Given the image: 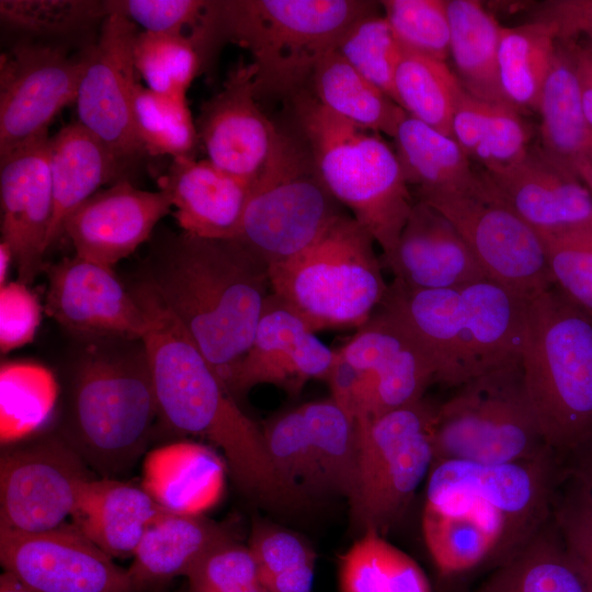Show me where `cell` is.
Returning a JSON list of instances; mask_svg holds the SVG:
<instances>
[{
  "label": "cell",
  "mask_w": 592,
  "mask_h": 592,
  "mask_svg": "<svg viewBox=\"0 0 592 592\" xmlns=\"http://www.w3.org/2000/svg\"><path fill=\"white\" fill-rule=\"evenodd\" d=\"M78 341L64 369L54 430L98 477L118 479L160 422L147 352L137 339Z\"/></svg>",
  "instance_id": "3"
},
{
  "label": "cell",
  "mask_w": 592,
  "mask_h": 592,
  "mask_svg": "<svg viewBox=\"0 0 592 592\" xmlns=\"http://www.w3.org/2000/svg\"><path fill=\"white\" fill-rule=\"evenodd\" d=\"M563 478V465L555 451L501 464L437 460L428 476L425 505L473 511L483 517L497 537L492 563L499 566L551 520Z\"/></svg>",
  "instance_id": "9"
},
{
  "label": "cell",
  "mask_w": 592,
  "mask_h": 592,
  "mask_svg": "<svg viewBox=\"0 0 592 592\" xmlns=\"http://www.w3.org/2000/svg\"><path fill=\"white\" fill-rule=\"evenodd\" d=\"M434 462L501 464L554 451L546 443L527 400L521 361L457 387L436 406Z\"/></svg>",
  "instance_id": "10"
},
{
  "label": "cell",
  "mask_w": 592,
  "mask_h": 592,
  "mask_svg": "<svg viewBox=\"0 0 592 592\" xmlns=\"http://www.w3.org/2000/svg\"><path fill=\"white\" fill-rule=\"evenodd\" d=\"M526 299L490 281L413 289L394 280L380 307L422 345L449 387L521 361Z\"/></svg>",
  "instance_id": "5"
},
{
  "label": "cell",
  "mask_w": 592,
  "mask_h": 592,
  "mask_svg": "<svg viewBox=\"0 0 592 592\" xmlns=\"http://www.w3.org/2000/svg\"><path fill=\"white\" fill-rule=\"evenodd\" d=\"M422 532L432 561L443 577L492 563L497 537L490 524L476 512L424 505Z\"/></svg>",
  "instance_id": "39"
},
{
  "label": "cell",
  "mask_w": 592,
  "mask_h": 592,
  "mask_svg": "<svg viewBox=\"0 0 592 592\" xmlns=\"http://www.w3.org/2000/svg\"><path fill=\"white\" fill-rule=\"evenodd\" d=\"M48 134L0 157L1 240L12 249L19 281L43 271L54 212Z\"/></svg>",
  "instance_id": "22"
},
{
  "label": "cell",
  "mask_w": 592,
  "mask_h": 592,
  "mask_svg": "<svg viewBox=\"0 0 592 592\" xmlns=\"http://www.w3.org/2000/svg\"><path fill=\"white\" fill-rule=\"evenodd\" d=\"M94 478L54 429L5 442L0 454V527L41 533L62 525Z\"/></svg>",
  "instance_id": "13"
},
{
  "label": "cell",
  "mask_w": 592,
  "mask_h": 592,
  "mask_svg": "<svg viewBox=\"0 0 592 592\" xmlns=\"http://www.w3.org/2000/svg\"><path fill=\"white\" fill-rule=\"evenodd\" d=\"M172 205L163 190L145 191L122 180L100 190L65 221L75 255L113 267L151 236Z\"/></svg>",
  "instance_id": "23"
},
{
  "label": "cell",
  "mask_w": 592,
  "mask_h": 592,
  "mask_svg": "<svg viewBox=\"0 0 592 592\" xmlns=\"http://www.w3.org/2000/svg\"><path fill=\"white\" fill-rule=\"evenodd\" d=\"M321 494L352 497L358 467L356 422L330 397L300 405Z\"/></svg>",
  "instance_id": "36"
},
{
  "label": "cell",
  "mask_w": 592,
  "mask_h": 592,
  "mask_svg": "<svg viewBox=\"0 0 592 592\" xmlns=\"http://www.w3.org/2000/svg\"><path fill=\"white\" fill-rule=\"evenodd\" d=\"M105 1L1 0V21L11 30L41 37H62L103 22Z\"/></svg>",
  "instance_id": "46"
},
{
  "label": "cell",
  "mask_w": 592,
  "mask_h": 592,
  "mask_svg": "<svg viewBox=\"0 0 592 592\" xmlns=\"http://www.w3.org/2000/svg\"><path fill=\"white\" fill-rule=\"evenodd\" d=\"M396 153L407 184L418 198L432 194L471 193L485 186L457 141L406 115L394 137Z\"/></svg>",
  "instance_id": "31"
},
{
  "label": "cell",
  "mask_w": 592,
  "mask_h": 592,
  "mask_svg": "<svg viewBox=\"0 0 592 592\" xmlns=\"http://www.w3.org/2000/svg\"><path fill=\"white\" fill-rule=\"evenodd\" d=\"M537 112L542 119V151L546 157L574 174L579 166L592 161V128L583 110L574 62L566 43L557 41Z\"/></svg>",
  "instance_id": "30"
},
{
  "label": "cell",
  "mask_w": 592,
  "mask_h": 592,
  "mask_svg": "<svg viewBox=\"0 0 592 592\" xmlns=\"http://www.w3.org/2000/svg\"><path fill=\"white\" fill-rule=\"evenodd\" d=\"M144 281L228 389L272 293L267 266L236 239L171 232L150 250Z\"/></svg>",
  "instance_id": "2"
},
{
  "label": "cell",
  "mask_w": 592,
  "mask_h": 592,
  "mask_svg": "<svg viewBox=\"0 0 592 592\" xmlns=\"http://www.w3.org/2000/svg\"><path fill=\"white\" fill-rule=\"evenodd\" d=\"M271 462L282 481L307 502L321 496L320 482L300 406L278 413L262 428Z\"/></svg>",
  "instance_id": "44"
},
{
  "label": "cell",
  "mask_w": 592,
  "mask_h": 592,
  "mask_svg": "<svg viewBox=\"0 0 592 592\" xmlns=\"http://www.w3.org/2000/svg\"><path fill=\"white\" fill-rule=\"evenodd\" d=\"M14 263V255L11 247L3 240L0 241V286L8 283V274Z\"/></svg>",
  "instance_id": "58"
},
{
  "label": "cell",
  "mask_w": 592,
  "mask_h": 592,
  "mask_svg": "<svg viewBox=\"0 0 592 592\" xmlns=\"http://www.w3.org/2000/svg\"><path fill=\"white\" fill-rule=\"evenodd\" d=\"M315 561L306 562L262 580L267 592H312Z\"/></svg>",
  "instance_id": "56"
},
{
  "label": "cell",
  "mask_w": 592,
  "mask_h": 592,
  "mask_svg": "<svg viewBox=\"0 0 592 592\" xmlns=\"http://www.w3.org/2000/svg\"><path fill=\"white\" fill-rule=\"evenodd\" d=\"M287 102L294 135L307 149L320 180L369 232L386 264L414 204L396 151L376 133L331 113L309 91Z\"/></svg>",
  "instance_id": "6"
},
{
  "label": "cell",
  "mask_w": 592,
  "mask_h": 592,
  "mask_svg": "<svg viewBox=\"0 0 592 592\" xmlns=\"http://www.w3.org/2000/svg\"><path fill=\"white\" fill-rule=\"evenodd\" d=\"M337 52L395 101V76L403 49L384 15L373 12L355 21L341 38Z\"/></svg>",
  "instance_id": "45"
},
{
  "label": "cell",
  "mask_w": 592,
  "mask_h": 592,
  "mask_svg": "<svg viewBox=\"0 0 592 592\" xmlns=\"http://www.w3.org/2000/svg\"><path fill=\"white\" fill-rule=\"evenodd\" d=\"M497 195L538 234L592 227V195L572 172L540 151L483 172Z\"/></svg>",
  "instance_id": "24"
},
{
  "label": "cell",
  "mask_w": 592,
  "mask_h": 592,
  "mask_svg": "<svg viewBox=\"0 0 592 592\" xmlns=\"http://www.w3.org/2000/svg\"><path fill=\"white\" fill-rule=\"evenodd\" d=\"M341 592H431L422 568L384 535L366 531L339 561Z\"/></svg>",
  "instance_id": "38"
},
{
  "label": "cell",
  "mask_w": 592,
  "mask_h": 592,
  "mask_svg": "<svg viewBox=\"0 0 592 592\" xmlns=\"http://www.w3.org/2000/svg\"><path fill=\"white\" fill-rule=\"evenodd\" d=\"M374 244L369 232L343 213L309 248L267 267L271 292L315 333L357 329L388 288Z\"/></svg>",
  "instance_id": "8"
},
{
  "label": "cell",
  "mask_w": 592,
  "mask_h": 592,
  "mask_svg": "<svg viewBox=\"0 0 592 592\" xmlns=\"http://www.w3.org/2000/svg\"><path fill=\"white\" fill-rule=\"evenodd\" d=\"M576 174L592 195V161H588L579 166L576 169Z\"/></svg>",
  "instance_id": "60"
},
{
  "label": "cell",
  "mask_w": 592,
  "mask_h": 592,
  "mask_svg": "<svg viewBox=\"0 0 592 592\" xmlns=\"http://www.w3.org/2000/svg\"><path fill=\"white\" fill-rule=\"evenodd\" d=\"M551 519L566 551L581 576L585 592H592V491L565 473L563 486L557 492Z\"/></svg>",
  "instance_id": "50"
},
{
  "label": "cell",
  "mask_w": 592,
  "mask_h": 592,
  "mask_svg": "<svg viewBox=\"0 0 592 592\" xmlns=\"http://www.w3.org/2000/svg\"><path fill=\"white\" fill-rule=\"evenodd\" d=\"M452 137L486 172L506 168L528 149V129L515 109L462 91L452 118Z\"/></svg>",
  "instance_id": "33"
},
{
  "label": "cell",
  "mask_w": 592,
  "mask_h": 592,
  "mask_svg": "<svg viewBox=\"0 0 592 592\" xmlns=\"http://www.w3.org/2000/svg\"><path fill=\"white\" fill-rule=\"evenodd\" d=\"M132 291L148 318L141 340L160 423L217 447L236 486L260 506L286 513L305 508L308 502L274 469L262 429L238 406L183 326L147 282L141 281Z\"/></svg>",
  "instance_id": "1"
},
{
  "label": "cell",
  "mask_w": 592,
  "mask_h": 592,
  "mask_svg": "<svg viewBox=\"0 0 592 592\" xmlns=\"http://www.w3.org/2000/svg\"><path fill=\"white\" fill-rule=\"evenodd\" d=\"M44 310L77 339L141 340L148 328L143 306L113 267L80 257L45 263Z\"/></svg>",
  "instance_id": "20"
},
{
  "label": "cell",
  "mask_w": 592,
  "mask_h": 592,
  "mask_svg": "<svg viewBox=\"0 0 592 592\" xmlns=\"http://www.w3.org/2000/svg\"><path fill=\"white\" fill-rule=\"evenodd\" d=\"M163 508L145 486L98 477L86 486L71 517L111 557L128 558Z\"/></svg>",
  "instance_id": "28"
},
{
  "label": "cell",
  "mask_w": 592,
  "mask_h": 592,
  "mask_svg": "<svg viewBox=\"0 0 592 592\" xmlns=\"http://www.w3.org/2000/svg\"><path fill=\"white\" fill-rule=\"evenodd\" d=\"M87 53L19 42L0 58V157L47 135L62 107L75 102Z\"/></svg>",
  "instance_id": "15"
},
{
  "label": "cell",
  "mask_w": 592,
  "mask_h": 592,
  "mask_svg": "<svg viewBox=\"0 0 592 592\" xmlns=\"http://www.w3.org/2000/svg\"><path fill=\"white\" fill-rule=\"evenodd\" d=\"M335 352L358 377L355 422L423 399L428 386L435 382L434 366L422 345L382 307Z\"/></svg>",
  "instance_id": "16"
},
{
  "label": "cell",
  "mask_w": 592,
  "mask_h": 592,
  "mask_svg": "<svg viewBox=\"0 0 592 592\" xmlns=\"http://www.w3.org/2000/svg\"><path fill=\"white\" fill-rule=\"evenodd\" d=\"M42 318L37 295L21 281L0 286V351L2 354L30 343Z\"/></svg>",
  "instance_id": "53"
},
{
  "label": "cell",
  "mask_w": 592,
  "mask_h": 592,
  "mask_svg": "<svg viewBox=\"0 0 592 592\" xmlns=\"http://www.w3.org/2000/svg\"><path fill=\"white\" fill-rule=\"evenodd\" d=\"M135 23L110 14L87 58L76 95L77 122L126 168L145 153L134 129Z\"/></svg>",
  "instance_id": "17"
},
{
  "label": "cell",
  "mask_w": 592,
  "mask_h": 592,
  "mask_svg": "<svg viewBox=\"0 0 592 592\" xmlns=\"http://www.w3.org/2000/svg\"><path fill=\"white\" fill-rule=\"evenodd\" d=\"M254 75L253 65L240 60L221 89L203 102L196 123L207 160L252 184L285 136L260 107Z\"/></svg>",
  "instance_id": "19"
},
{
  "label": "cell",
  "mask_w": 592,
  "mask_h": 592,
  "mask_svg": "<svg viewBox=\"0 0 592 592\" xmlns=\"http://www.w3.org/2000/svg\"><path fill=\"white\" fill-rule=\"evenodd\" d=\"M413 289H455L489 280L473 251L439 210L417 201L385 264Z\"/></svg>",
  "instance_id": "25"
},
{
  "label": "cell",
  "mask_w": 592,
  "mask_h": 592,
  "mask_svg": "<svg viewBox=\"0 0 592 592\" xmlns=\"http://www.w3.org/2000/svg\"><path fill=\"white\" fill-rule=\"evenodd\" d=\"M1 429L7 442L27 436L47 419L60 392L54 374L34 362L2 363Z\"/></svg>",
  "instance_id": "41"
},
{
  "label": "cell",
  "mask_w": 592,
  "mask_h": 592,
  "mask_svg": "<svg viewBox=\"0 0 592 592\" xmlns=\"http://www.w3.org/2000/svg\"><path fill=\"white\" fill-rule=\"evenodd\" d=\"M0 562L36 592H134L127 569L73 524L41 533L0 527Z\"/></svg>",
  "instance_id": "18"
},
{
  "label": "cell",
  "mask_w": 592,
  "mask_h": 592,
  "mask_svg": "<svg viewBox=\"0 0 592 592\" xmlns=\"http://www.w3.org/2000/svg\"><path fill=\"white\" fill-rule=\"evenodd\" d=\"M186 579L187 592H267L249 546L232 536L210 549Z\"/></svg>",
  "instance_id": "49"
},
{
  "label": "cell",
  "mask_w": 592,
  "mask_h": 592,
  "mask_svg": "<svg viewBox=\"0 0 592 592\" xmlns=\"http://www.w3.org/2000/svg\"><path fill=\"white\" fill-rule=\"evenodd\" d=\"M476 592H585L553 519Z\"/></svg>",
  "instance_id": "35"
},
{
  "label": "cell",
  "mask_w": 592,
  "mask_h": 592,
  "mask_svg": "<svg viewBox=\"0 0 592 592\" xmlns=\"http://www.w3.org/2000/svg\"><path fill=\"white\" fill-rule=\"evenodd\" d=\"M309 92L337 116L373 133L395 137L407 113L360 75L337 49L314 71Z\"/></svg>",
  "instance_id": "34"
},
{
  "label": "cell",
  "mask_w": 592,
  "mask_h": 592,
  "mask_svg": "<svg viewBox=\"0 0 592 592\" xmlns=\"http://www.w3.org/2000/svg\"><path fill=\"white\" fill-rule=\"evenodd\" d=\"M485 177V174H483ZM432 194L418 198L446 217L464 238L488 278L530 299L555 286L539 234L493 191Z\"/></svg>",
  "instance_id": "14"
},
{
  "label": "cell",
  "mask_w": 592,
  "mask_h": 592,
  "mask_svg": "<svg viewBox=\"0 0 592 592\" xmlns=\"http://www.w3.org/2000/svg\"><path fill=\"white\" fill-rule=\"evenodd\" d=\"M535 20L550 25L559 42L582 37L592 43V0L545 1Z\"/></svg>",
  "instance_id": "54"
},
{
  "label": "cell",
  "mask_w": 592,
  "mask_h": 592,
  "mask_svg": "<svg viewBox=\"0 0 592 592\" xmlns=\"http://www.w3.org/2000/svg\"><path fill=\"white\" fill-rule=\"evenodd\" d=\"M107 15L117 14L137 23L144 32L183 34L201 23L208 1L205 0H105Z\"/></svg>",
  "instance_id": "51"
},
{
  "label": "cell",
  "mask_w": 592,
  "mask_h": 592,
  "mask_svg": "<svg viewBox=\"0 0 592 592\" xmlns=\"http://www.w3.org/2000/svg\"><path fill=\"white\" fill-rule=\"evenodd\" d=\"M334 360L335 350L321 342L297 314L271 293L228 390L236 397L267 384L297 395L309 380H327Z\"/></svg>",
  "instance_id": "21"
},
{
  "label": "cell",
  "mask_w": 592,
  "mask_h": 592,
  "mask_svg": "<svg viewBox=\"0 0 592 592\" xmlns=\"http://www.w3.org/2000/svg\"><path fill=\"white\" fill-rule=\"evenodd\" d=\"M136 71L159 94L185 98L204 59L190 35L140 32L133 48Z\"/></svg>",
  "instance_id": "43"
},
{
  "label": "cell",
  "mask_w": 592,
  "mask_h": 592,
  "mask_svg": "<svg viewBox=\"0 0 592 592\" xmlns=\"http://www.w3.org/2000/svg\"><path fill=\"white\" fill-rule=\"evenodd\" d=\"M380 4L405 52L446 62L451 37L446 1L385 0Z\"/></svg>",
  "instance_id": "47"
},
{
  "label": "cell",
  "mask_w": 592,
  "mask_h": 592,
  "mask_svg": "<svg viewBox=\"0 0 592 592\" xmlns=\"http://www.w3.org/2000/svg\"><path fill=\"white\" fill-rule=\"evenodd\" d=\"M521 367L548 446L561 458L592 439V315L556 286L526 299Z\"/></svg>",
  "instance_id": "7"
},
{
  "label": "cell",
  "mask_w": 592,
  "mask_h": 592,
  "mask_svg": "<svg viewBox=\"0 0 592 592\" xmlns=\"http://www.w3.org/2000/svg\"><path fill=\"white\" fill-rule=\"evenodd\" d=\"M565 473L574 477L592 491V439L561 457Z\"/></svg>",
  "instance_id": "57"
},
{
  "label": "cell",
  "mask_w": 592,
  "mask_h": 592,
  "mask_svg": "<svg viewBox=\"0 0 592 592\" xmlns=\"http://www.w3.org/2000/svg\"><path fill=\"white\" fill-rule=\"evenodd\" d=\"M463 87L445 61L405 52L395 76V102L411 117L452 136Z\"/></svg>",
  "instance_id": "40"
},
{
  "label": "cell",
  "mask_w": 592,
  "mask_h": 592,
  "mask_svg": "<svg viewBox=\"0 0 592 592\" xmlns=\"http://www.w3.org/2000/svg\"><path fill=\"white\" fill-rule=\"evenodd\" d=\"M539 236L554 285L592 315V227Z\"/></svg>",
  "instance_id": "48"
},
{
  "label": "cell",
  "mask_w": 592,
  "mask_h": 592,
  "mask_svg": "<svg viewBox=\"0 0 592 592\" xmlns=\"http://www.w3.org/2000/svg\"><path fill=\"white\" fill-rule=\"evenodd\" d=\"M375 7V2L362 0L208 1L200 25L190 35L204 61L223 43L246 49L255 69L258 100L289 101L309 91L318 64Z\"/></svg>",
  "instance_id": "4"
},
{
  "label": "cell",
  "mask_w": 592,
  "mask_h": 592,
  "mask_svg": "<svg viewBox=\"0 0 592 592\" xmlns=\"http://www.w3.org/2000/svg\"><path fill=\"white\" fill-rule=\"evenodd\" d=\"M253 184L231 175L209 160H172L161 189L169 195L182 231L206 239H235Z\"/></svg>",
  "instance_id": "26"
},
{
  "label": "cell",
  "mask_w": 592,
  "mask_h": 592,
  "mask_svg": "<svg viewBox=\"0 0 592 592\" xmlns=\"http://www.w3.org/2000/svg\"><path fill=\"white\" fill-rule=\"evenodd\" d=\"M0 592H36L11 573L3 571L0 576Z\"/></svg>",
  "instance_id": "59"
},
{
  "label": "cell",
  "mask_w": 592,
  "mask_h": 592,
  "mask_svg": "<svg viewBox=\"0 0 592 592\" xmlns=\"http://www.w3.org/2000/svg\"><path fill=\"white\" fill-rule=\"evenodd\" d=\"M446 10L449 56L463 89L480 100L511 106L499 79L498 21L475 0H447Z\"/></svg>",
  "instance_id": "32"
},
{
  "label": "cell",
  "mask_w": 592,
  "mask_h": 592,
  "mask_svg": "<svg viewBox=\"0 0 592 592\" xmlns=\"http://www.w3.org/2000/svg\"><path fill=\"white\" fill-rule=\"evenodd\" d=\"M562 43L568 45L572 55L583 110L592 128V43L587 41Z\"/></svg>",
  "instance_id": "55"
},
{
  "label": "cell",
  "mask_w": 592,
  "mask_h": 592,
  "mask_svg": "<svg viewBox=\"0 0 592 592\" xmlns=\"http://www.w3.org/2000/svg\"><path fill=\"white\" fill-rule=\"evenodd\" d=\"M232 535L205 517L163 508L146 530L127 572L134 592L185 577L215 546Z\"/></svg>",
  "instance_id": "27"
},
{
  "label": "cell",
  "mask_w": 592,
  "mask_h": 592,
  "mask_svg": "<svg viewBox=\"0 0 592 592\" xmlns=\"http://www.w3.org/2000/svg\"><path fill=\"white\" fill-rule=\"evenodd\" d=\"M54 212L46 250L62 235L67 218L99 189L118 182L125 169L115 156L78 122L64 126L48 143Z\"/></svg>",
  "instance_id": "29"
},
{
  "label": "cell",
  "mask_w": 592,
  "mask_h": 592,
  "mask_svg": "<svg viewBox=\"0 0 592 592\" xmlns=\"http://www.w3.org/2000/svg\"><path fill=\"white\" fill-rule=\"evenodd\" d=\"M436 406L421 399L356 422L358 467L349 499L351 520L361 534L384 535L402 515L434 463Z\"/></svg>",
  "instance_id": "11"
},
{
  "label": "cell",
  "mask_w": 592,
  "mask_h": 592,
  "mask_svg": "<svg viewBox=\"0 0 592 592\" xmlns=\"http://www.w3.org/2000/svg\"><path fill=\"white\" fill-rule=\"evenodd\" d=\"M342 214L303 143L285 133L253 184L235 239L269 267L309 248Z\"/></svg>",
  "instance_id": "12"
},
{
  "label": "cell",
  "mask_w": 592,
  "mask_h": 592,
  "mask_svg": "<svg viewBox=\"0 0 592 592\" xmlns=\"http://www.w3.org/2000/svg\"><path fill=\"white\" fill-rule=\"evenodd\" d=\"M248 546L258 563L261 580L316 561L315 551L301 536L270 522L253 524Z\"/></svg>",
  "instance_id": "52"
},
{
  "label": "cell",
  "mask_w": 592,
  "mask_h": 592,
  "mask_svg": "<svg viewBox=\"0 0 592 592\" xmlns=\"http://www.w3.org/2000/svg\"><path fill=\"white\" fill-rule=\"evenodd\" d=\"M133 124L145 153L194 157L200 139L186 98L159 94L137 82Z\"/></svg>",
  "instance_id": "42"
},
{
  "label": "cell",
  "mask_w": 592,
  "mask_h": 592,
  "mask_svg": "<svg viewBox=\"0 0 592 592\" xmlns=\"http://www.w3.org/2000/svg\"><path fill=\"white\" fill-rule=\"evenodd\" d=\"M557 38L554 29L534 20L500 30L498 71L503 94L517 112L537 111Z\"/></svg>",
  "instance_id": "37"
}]
</instances>
